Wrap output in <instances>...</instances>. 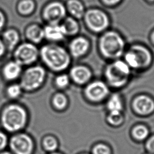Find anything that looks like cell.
I'll list each match as a JSON object with an SVG mask.
<instances>
[{
  "instance_id": "cell-1",
  "label": "cell",
  "mask_w": 154,
  "mask_h": 154,
  "mask_svg": "<svg viewBox=\"0 0 154 154\" xmlns=\"http://www.w3.org/2000/svg\"><path fill=\"white\" fill-rule=\"evenodd\" d=\"M43 61L54 70L60 71L66 69L69 64L70 57L67 52L57 45H46L41 50Z\"/></svg>"
},
{
  "instance_id": "cell-2",
  "label": "cell",
  "mask_w": 154,
  "mask_h": 154,
  "mask_svg": "<svg viewBox=\"0 0 154 154\" xmlns=\"http://www.w3.org/2000/svg\"><path fill=\"white\" fill-rule=\"evenodd\" d=\"M2 122L6 130L10 132L17 131L24 126L26 122V113L18 105H10L3 112Z\"/></svg>"
},
{
  "instance_id": "cell-3",
  "label": "cell",
  "mask_w": 154,
  "mask_h": 154,
  "mask_svg": "<svg viewBox=\"0 0 154 154\" xmlns=\"http://www.w3.org/2000/svg\"><path fill=\"white\" fill-rule=\"evenodd\" d=\"M124 48L122 38L114 32L105 33L100 41V48L102 54L109 58H117L121 55Z\"/></svg>"
},
{
  "instance_id": "cell-4",
  "label": "cell",
  "mask_w": 154,
  "mask_h": 154,
  "mask_svg": "<svg viewBox=\"0 0 154 154\" xmlns=\"http://www.w3.org/2000/svg\"><path fill=\"white\" fill-rule=\"evenodd\" d=\"M105 73L108 82L112 85L119 87L126 82L129 75V70L125 63L117 61L108 66Z\"/></svg>"
},
{
  "instance_id": "cell-5",
  "label": "cell",
  "mask_w": 154,
  "mask_h": 154,
  "mask_svg": "<svg viewBox=\"0 0 154 154\" xmlns=\"http://www.w3.org/2000/svg\"><path fill=\"white\" fill-rule=\"evenodd\" d=\"M45 76V71L42 67H32L26 70L24 73L21 84L26 90H34L42 84Z\"/></svg>"
},
{
  "instance_id": "cell-6",
  "label": "cell",
  "mask_w": 154,
  "mask_h": 154,
  "mask_svg": "<svg viewBox=\"0 0 154 154\" xmlns=\"http://www.w3.org/2000/svg\"><path fill=\"white\" fill-rule=\"evenodd\" d=\"M37 54V49L33 45L24 43L19 46L15 52L16 61L20 65L28 64L36 60Z\"/></svg>"
},
{
  "instance_id": "cell-7",
  "label": "cell",
  "mask_w": 154,
  "mask_h": 154,
  "mask_svg": "<svg viewBox=\"0 0 154 154\" xmlns=\"http://www.w3.org/2000/svg\"><path fill=\"white\" fill-rule=\"evenodd\" d=\"M85 20L90 28L96 32L103 30L108 25L106 16L97 10L88 11L85 15Z\"/></svg>"
},
{
  "instance_id": "cell-8",
  "label": "cell",
  "mask_w": 154,
  "mask_h": 154,
  "mask_svg": "<svg viewBox=\"0 0 154 154\" xmlns=\"http://www.w3.org/2000/svg\"><path fill=\"white\" fill-rule=\"evenodd\" d=\"M10 147L15 154H31L32 150V141L25 134H18L13 137Z\"/></svg>"
},
{
  "instance_id": "cell-9",
  "label": "cell",
  "mask_w": 154,
  "mask_h": 154,
  "mask_svg": "<svg viewBox=\"0 0 154 154\" xmlns=\"http://www.w3.org/2000/svg\"><path fill=\"white\" fill-rule=\"evenodd\" d=\"M65 13V8L63 4L60 2H53L46 7L44 15L51 23H57L64 17Z\"/></svg>"
},
{
  "instance_id": "cell-10",
  "label": "cell",
  "mask_w": 154,
  "mask_h": 154,
  "mask_svg": "<svg viewBox=\"0 0 154 154\" xmlns=\"http://www.w3.org/2000/svg\"><path fill=\"white\" fill-rule=\"evenodd\" d=\"M108 90L106 86L102 82L96 81L88 85L85 90L87 97L93 100L102 99L108 94Z\"/></svg>"
},
{
  "instance_id": "cell-11",
  "label": "cell",
  "mask_w": 154,
  "mask_h": 154,
  "mask_svg": "<svg viewBox=\"0 0 154 154\" xmlns=\"http://www.w3.org/2000/svg\"><path fill=\"white\" fill-rule=\"evenodd\" d=\"M135 110L140 114H147L154 109V102L146 96H140L136 98L134 102Z\"/></svg>"
},
{
  "instance_id": "cell-12",
  "label": "cell",
  "mask_w": 154,
  "mask_h": 154,
  "mask_svg": "<svg viewBox=\"0 0 154 154\" xmlns=\"http://www.w3.org/2000/svg\"><path fill=\"white\" fill-rule=\"evenodd\" d=\"M130 51L134 54L138 67H145L149 64L151 56L146 49L141 46H135L131 48Z\"/></svg>"
},
{
  "instance_id": "cell-13",
  "label": "cell",
  "mask_w": 154,
  "mask_h": 154,
  "mask_svg": "<svg viewBox=\"0 0 154 154\" xmlns=\"http://www.w3.org/2000/svg\"><path fill=\"white\" fill-rule=\"evenodd\" d=\"M43 31L45 36L53 41L61 40L66 35L62 25H58L57 23H51L46 26Z\"/></svg>"
},
{
  "instance_id": "cell-14",
  "label": "cell",
  "mask_w": 154,
  "mask_h": 154,
  "mask_svg": "<svg viewBox=\"0 0 154 154\" xmlns=\"http://www.w3.org/2000/svg\"><path fill=\"white\" fill-rule=\"evenodd\" d=\"M88 46L89 44L87 40L82 37H78L72 41L70 49L73 56L79 57L86 52Z\"/></svg>"
},
{
  "instance_id": "cell-15",
  "label": "cell",
  "mask_w": 154,
  "mask_h": 154,
  "mask_svg": "<svg viewBox=\"0 0 154 154\" xmlns=\"http://www.w3.org/2000/svg\"><path fill=\"white\" fill-rule=\"evenodd\" d=\"M71 76L73 80L78 84L86 82L91 76L90 70L84 66H76L71 70Z\"/></svg>"
},
{
  "instance_id": "cell-16",
  "label": "cell",
  "mask_w": 154,
  "mask_h": 154,
  "mask_svg": "<svg viewBox=\"0 0 154 154\" xmlns=\"http://www.w3.org/2000/svg\"><path fill=\"white\" fill-rule=\"evenodd\" d=\"M21 72V65L17 61L8 63L4 68L3 73L4 76L9 80L16 78Z\"/></svg>"
},
{
  "instance_id": "cell-17",
  "label": "cell",
  "mask_w": 154,
  "mask_h": 154,
  "mask_svg": "<svg viewBox=\"0 0 154 154\" xmlns=\"http://www.w3.org/2000/svg\"><path fill=\"white\" fill-rule=\"evenodd\" d=\"M28 37L34 42H39L45 36L44 31L37 25H32L29 27L26 31Z\"/></svg>"
},
{
  "instance_id": "cell-18",
  "label": "cell",
  "mask_w": 154,
  "mask_h": 154,
  "mask_svg": "<svg viewBox=\"0 0 154 154\" xmlns=\"http://www.w3.org/2000/svg\"><path fill=\"white\" fill-rule=\"evenodd\" d=\"M68 9L72 15L75 17L80 18L84 13V8L82 5L76 0H70L67 4Z\"/></svg>"
},
{
  "instance_id": "cell-19",
  "label": "cell",
  "mask_w": 154,
  "mask_h": 154,
  "mask_svg": "<svg viewBox=\"0 0 154 154\" xmlns=\"http://www.w3.org/2000/svg\"><path fill=\"white\" fill-rule=\"evenodd\" d=\"M62 26L64 28L66 34L72 35L77 32L78 30V25L72 18L68 17L64 22Z\"/></svg>"
},
{
  "instance_id": "cell-20",
  "label": "cell",
  "mask_w": 154,
  "mask_h": 154,
  "mask_svg": "<svg viewBox=\"0 0 154 154\" xmlns=\"http://www.w3.org/2000/svg\"><path fill=\"white\" fill-rule=\"evenodd\" d=\"M108 108L111 112H120L122 105L118 95L114 94L111 96L108 102Z\"/></svg>"
},
{
  "instance_id": "cell-21",
  "label": "cell",
  "mask_w": 154,
  "mask_h": 154,
  "mask_svg": "<svg viewBox=\"0 0 154 154\" xmlns=\"http://www.w3.org/2000/svg\"><path fill=\"white\" fill-rule=\"evenodd\" d=\"M4 37L10 49H13L19 40L18 34L14 30L7 31L4 34Z\"/></svg>"
},
{
  "instance_id": "cell-22",
  "label": "cell",
  "mask_w": 154,
  "mask_h": 154,
  "mask_svg": "<svg viewBox=\"0 0 154 154\" xmlns=\"http://www.w3.org/2000/svg\"><path fill=\"white\" fill-rule=\"evenodd\" d=\"M34 8V3L30 0H24L19 5V10L21 13L28 14L31 13Z\"/></svg>"
},
{
  "instance_id": "cell-23",
  "label": "cell",
  "mask_w": 154,
  "mask_h": 154,
  "mask_svg": "<svg viewBox=\"0 0 154 154\" xmlns=\"http://www.w3.org/2000/svg\"><path fill=\"white\" fill-rule=\"evenodd\" d=\"M148 135V130L143 126H138L133 130V135L138 140H143Z\"/></svg>"
},
{
  "instance_id": "cell-24",
  "label": "cell",
  "mask_w": 154,
  "mask_h": 154,
  "mask_svg": "<svg viewBox=\"0 0 154 154\" xmlns=\"http://www.w3.org/2000/svg\"><path fill=\"white\" fill-rule=\"evenodd\" d=\"M54 104L55 107L58 109H63L64 108L67 103V100L66 97L62 94H57L53 100Z\"/></svg>"
},
{
  "instance_id": "cell-25",
  "label": "cell",
  "mask_w": 154,
  "mask_h": 154,
  "mask_svg": "<svg viewBox=\"0 0 154 154\" xmlns=\"http://www.w3.org/2000/svg\"><path fill=\"white\" fill-rule=\"evenodd\" d=\"M43 145L47 150L54 151L57 147V143L54 138L49 137L44 140Z\"/></svg>"
},
{
  "instance_id": "cell-26",
  "label": "cell",
  "mask_w": 154,
  "mask_h": 154,
  "mask_svg": "<svg viewBox=\"0 0 154 154\" xmlns=\"http://www.w3.org/2000/svg\"><path fill=\"white\" fill-rule=\"evenodd\" d=\"M108 120L112 125H119L122 122L123 117L120 112H110Z\"/></svg>"
},
{
  "instance_id": "cell-27",
  "label": "cell",
  "mask_w": 154,
  "mask_h": 154,
  "mask_svg": "<svg viewBox=\"0 0 154 154\" xmlns=\"http://www.w3.org/2000/svg\"><path fill=\"white\" fill-rule=\"evenodd\" d=\"M93 153V154H110V150L106 146L99 144L94 147Z\"/></svg>"
},
{
  "instance_id": "cell-28",
  "label": "cell",
  "mask_w": 154,
  "mask_h": 154,
  "mask_svg": "<svg viewBox=\"0 0 154 154\" xmlns=\"http://www.w3.org/2000/svg\"><path fill=\"white\" fill-rule=\"evenodd\" d=\"M125 59H126V61L127 63L131 67H134V68H138V67L137 62V61L135 60V56L131 51L128 52L126 54Z\"/></svg>"
},
{
  "instance_id": "cell-29",
  "label": "cell",
  "mask_w": 154,
  "mask_h": 154,
  "mask_svg": "<svg viewBox=\"0 0 154 154\" xmlns=\"http://www.w3.org/2000/svg\"><path fill=\"white\" fill-rule=\"evenodd\" d=\"M7 92L8 95L11 97H17L20 92H21V88L19 85L14 84L11 85L7 90Z\"/></svg>"
},
{
  "instance_id": "cell-30",
  "label": "cell",
  "mask_w": 154,
  "mask_h": 154,
  "mask_svg": "<svg viewBox=\"0 0 154 154\" xmlns=\"http://www.w3.org/2000/svg\"><path fill=\"white\" fill-rule=\"evenodd\" d=\"M69 79L66 75H62L58 76L56 79V84L60 87H65L69 84Z\"/></svg>"
},
{
  "instance_id": "cell-31",
  "label": "cell",
  "mask_w": 154,
  "mask_h": 154,
  "mask_svg": "<svg viewBox=\"0 0 154 154\" xmlns=\"http://www.w3.org/2000/svg\"><path fill=\"white\" fill-rule=\"evenodd\" d=\"M7 143V138L6 135L0 132V150L4 149Z\"/></svg>"
},
{
  "instance_id": "cell-32",
  "label": "cell",
  "mask_w": 154,
  "mask_h": 154,
  "mask_svg": "<svg viewBox=\"0 0 154 154\" xmlns=\"http://www.w3.org/2000/svg\"><path fill=\"white\" fill-rule=\"evenodd\" d=\"M147 148L149 151L154 153V136L151 137L147 141Z\"/></svg>"
},
{
  "instance_id": "cell-33",
  "label": "cell",
  "mask_w": 154,
  "mask_h": 154,
  "mask_svg": "<svg viewBox=\"0 0 154 154\" xmlns=\"http://www.w3.org/2000/svg\"><path fill=\"white\" fill-rule=\"evenodd\" d=\"M4 23V17L1 12H0V29L2 28Z\"/></svg>"
},
{
  "instance_id": "cell-34",
  "label": "cell",
  "mask_w": 154,
  "mask_h": 154,
  "mask_svg": "<svg viewBox=\"0 0 154 154\" xmlns=\"http://www.w3.org/2000/svg\"><path fill=\"white\" fill-rule=\"evenodd\" d=\"M4 51V46L3 45L2 42L0 40V57L3 54Z\"/></svg>"
},
{
  "instance_id": "cell-35",
  "label": "cell",
  "mask_w": 154,
  "mask_h": 154,
  "mask_svg": "<svg viewBox=\"0 0 154 154\" xmlns=\"http://www.w3.org/2000/svg\"><path fill=\"white\" fill-rule=\"evenodd\" d=\"M106 3L109 4H113L115 3H117L119 2L120 0H103Z\"/></svg>"
},
{
  "instance_id": "cell-36",
  "label": "cell",
  "mask_w": 154,
  "mask_h": 154,
  "mask_svg": "<svg viewBox=\"0 0 154 154\" xmlns=\"http://www.w3.org/2000/svg\"><path fill=\"white\" fill-rule=\"evenodd\" d=\"M0 154H11V153H8V152H4V153H1Z\"/></svg>"
},
{
  "instance_id": "cell-37",
  "label": "cell",
  "mask_w": 154,
  "mask_h": 154,
  "mask_svg": "<svg viewBox=\"0 0 154 154\" xmlns=\"http://www.w3.org/2000/svg\"><path fill=\"white\" fill-rule=\"evenodd\" d=\"M152 38H153V42H154V32H153V35H152Z\"/></svg>"
},
{
  "instance_id": "cell-38",
  "label": "cell",
  "mask_w": 154,
  "mask_h": 154,
  "mask_svg": "<svg viewBox=\"0 0 154 154\" xmlns=\"http://www.w3.org/2000/svg\"><path fill=\"white\" fill-rule=\"evenodd\" d=\"M52 154H60V153H52Z\"/></svg>"
},
{
  "instance_id": "cell-39",
  "label": "cell",
  "mask_w": 154,
  "mask_h": 154,
  "mask_svg": "<svg viewBox=\"0 0 154 154\" xmlns=\"http://www.w3.org/2000/svg\"><path fill=\"white\" fill-rule=\"evenodd\" d=\"M150 1H153V0H150Z\"/></svg>"
}]
</instances>
